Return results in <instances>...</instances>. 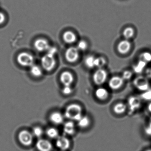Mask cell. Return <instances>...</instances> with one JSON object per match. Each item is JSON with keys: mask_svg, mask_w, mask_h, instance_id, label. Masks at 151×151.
<instances>
[{"mask_svg": "<svg viewBox=\"0 0 151 151\" xmlns=\"http://www.w3.org/2000/svg\"><path fill=\"white\" fill-rule=\"evenodd\" d=\"M134 84L138 90L141 91H145L149 89V82L144 77L137 78L134 81Z\"/></svg>", "mask_w": 151, "mask_h": 151, "instance_id": "7", "label": "cell"}, {"mask_svg": "<svg viewBox=\"0 0 151 151\" xmlns=\"http://www.w3.org/2000/svg\"><path fill=\"white\" fill-rule=\"evenodd\" d=\"M148 127L151 129V117L150 118V119H149V125H148Z\"/></svg>", "mask_w": 151, "mask_h": 151, "instance_id": "37", "label": "cell"}, {"mask_svg": "<svg viewBox=\"0 0 151 151\" xmlns=\"http://www.w3.org/2000/svg\"><path fill=\"white\" fill-rule=\"evenodd\" d=\"M139 60L143 61L147 64L151 62V53L147 52L142 53L139 56Z\"/></svg>", "mask_w": 151, "mask_h": 151, "instance_id": "27", "label": "cell"}, {"mask_svg": "<svg viewBox=\"0 0 151 151\" xmlns=\"http://www.w3.org/2000/svg\"><path fill=\"white\" fill-rule=\"evenodd\" d=\"M132 76V73L129 70H125L123 73L122 78L124 80H128L131 78Z\"/></svg>", "mask_w": 151, "mask_h": 151, "instance_id": "32", "label": "cell"}, {"mask_svg": "<svg viewBox=\"0 0 151 151\" xmlns=\"http://www.w3.org/2000/svg\"><path fill=\"white\" fill-rule=\"evenodd\" d=\"M95 58L92 55H90L86 57L85 60V64L86 67L90 69L95 68Z\"/></svg>", "mask_w": 151, "mask_h": 151, "instance_id": "24", "label": "cell"}, {"mask_svg": "<svg viewBox=\"0 0 151 151\" xmlns=\"http://www.w3.org/2000/svg\"><path fill=\"white\" fill-rule=\"evenodd\" d=\"M41 62L43 68L47 71L52 70L56 64L55 56L47 53L41 58Z\"/></svg>", "mask_w": 151, "mask_h": 151, "instance_id": "3", "label": "cell"}, {"mask_svg": "<svg viewBox=\"0 0 151 151\" xmlns=\"http://www.w3.org/2000/svg\"><path fill=\"white\" fill-rule=\"evenodd\" d=\"M64 116L70 121L77 122L83 116L82 107L75 103L68 105L65 109Z\"/></svg>", "mask_w": 151, "mask_h": 151, "instance_id": "1", "label": "cell"}, {"mask_svg": "<svg viewBox=\"0 0 151 151\" xmlns=\"http://www.w3.org/2000/svg\"><path fill=\"white\" fill-rule=\"evenodd\" d=\"M17 61L18 63L23 67H31L34 64V58L31 54L22 52L18 54Z\"/></svg>", "mask_w": 151, "mask_h": 151, "instance_id": "2", "label": "cell"}, {"mask_svg": "<svg viewBox=\"0 0 151 151\" xmlns=\"http://www.w3.org/2000/svg\"><path fill=\"white\" fill-rule=\"evenodd\" d=\"M47 53L51 55L54 56L57 52V48L54 47H50L48 50H47Z\"/></svg>", "mask_w": 151, "mask_h": 151, "instance_id": "33", "label": "cell"}, {"mask_svg": "<svg viewBox=\"0 0 151 151\" xmlns=\"http://www.w3.org/2000/svg\"><path fill=\"white\" fill-rule=\"evenodd\" d=\"M62 91L64 95H68L72 93L73 90L70 86H64Z\"/></svg>", "mask_w": 151, "mask_h": 151, "instance_id": "31", "label": "cell"}, {"mask_svg": "<svg viewBox=\"0 0 151 151\" xmlns=\"http://www.w3.org/2000/svg\"><path fill=\"white\" fill-rule=\"evenodd\" d=\"M6 19V17L5 14L2 12H0V24L4 23Z\"/></svg>", "mask_w": 151, "mask_h": 151, "instance_id": "34", "label": "cell"}, {"mask_svg": "<svg viewBox=\"0 0 151 151\" xmlns=\"http://www.w3.org/2000/svg\"><path fill=\"white\" fill-rule=\"evenodd\" d=\"M127 106L125 104L122 102H119L116 104L114 107V112L117 114H122L125 113L127 109Z\"/></svg>", "mask_w": 151, "mask_h": 151, "instance_id": "19", "label": "cell"}, {"mask_svg": "<svg viewBox=\"0 0 151 151\" xmlns=\"http://www.w3.org/2000/svg\"><path fill=\"white\" fill-rule=\"evenodd\" d=\"M78 127L82 129L87 128L91 124L90 118L86 116H83L79 120L77 121Z\"/></svg>", "mask_w": 151, "mask_h": 151, "instance_id": "20", "label": "cell"}, {"mask_svg": "<svg viewBox=\"0 0 151 151\" xmlns=\"http://www.w3.org/2000/svg\"><path fill=\"white\" fill-rule=\"evenodd\" d=\"M87 46L88 45L87 42L85 40H81L78 43L77 48L79 51H84L87 49Z\"/></svg>", "mask_w": 151, "mask_h": 151, "instance_id": "30", "label": "cell"}, {"mask_svg": "<svg viewBox=\"0 0 151 151\" xmlns=\"http://www.w3.org/2000/svg\"><path fill=\"white\" fill-rule=\"evenodd\" d=\"M131 48V44L128 40H124L119 42L117 45L118 52L121 54H126L129 52Z\"/></svg>", "mask_w": 151, "mask_h": 151, "instance_id": "14", "label": "cell"}, {"mask_svg": "<svg viewBox=\"0 0 151 151\" xmlns=\"http://www.w3.org/2000/svg\"><path fill=\"white\" fill-rule=\"evenodd\" d=\"M79 50L77 47H71L67 49L65 52V57L67 61L71 63L76 62L79 58Z\"/></svg>", "mask_w": 151, "mask_h": 151, "instance_id": "6", "label": "cell"}, {"mask_svg": "<svg viewBox=\"0 0 151 151\" xmlns=\"http://www.w3.org/2000/svg\"><path fill=\"white\" fill-rule=\"evenodd\" d=\"M60 80L64 86H71L74 81L73 74L69 71H64L60 75Z\"/></svg>", "mask_w": 151, "mask_h": 151, "instance_id": "13", "label": "cell"}, {"mask_svg": "<svg viewBox=\"0 0 151 151\" xmlns=\"http://www.w3.org/2000/svg\"><path fill=\"white\" fill-rule=\"evenodd\" d=\"M70 140L65 136H59L56 141V147L62 151H66L70 147Z\"/></svg>", "mask_w": 151, "mask_h": 151, "instance_id": "10", "label": "cell"}, {"mask_svg": "<svg viewBox=\"0 0 151 151\" xmlns=\"http://www.w3.org/2000/svg\"><path fill=\"white\" fill-rule=\"evenodd\" d=\"M63 38L64 42L68 44H73L77 40V37L76 34L70 31H67L64 32Z\"/></svg>", "mask_w": 151, "mask_h": 151, "instance_id": "18", "label": "cell"}, {"mask_svg": "<svg viewBox=\"0 0 151 151\" xmlns=\"http://www.w3.org/2000/svg\"><path fill=\"white\" fill-rule=\"evenodd\" d=\"M124 81L122 77L118 76L112 77L109 81V86L112 90H118L123 85Z\"/></svg>", "mask_w": 151, "mask_h": 151, "instance_id": "8", "label": "cell"}, {"mask_svg": "<svg viewBox=\"0 0 151 151\" xmlns=\"http://www.w3.org/2000/svg\"><path fill=\"white\" fill-rule=\"evenodd\" d=\"M146 75L147 77L151 78V67L147 69L146 70Z\"/></svg>", "mask_w": 151, "mask_h": 151, "instance_id": "35", "label": "cell"}, {"mask_svg": "<svg viewBox=\"0 0 151 151\" xmlns=\"http://www.w3.org/2000/svg\"><path fill=\"white\" fill-rule=\"evenodd\" d=\"M134 29L131 27H127L124 29L123 32V36L124 37L125 39L129 40L132 38L134 35Z\"/></svg>", "mask_w": 151, "mask_h": 151, "instance_id": "23", "label": "cell"}, {"mask_svg": "<svg viewBox=\"0 0 151 151\" xmlns=\"http://www.w3.org/2000/svg\"><path fill=\"white\" fill-rule=\"evenodd\" d=\"M44 134V131L41 127L36 126L32 129V134L37 137L40 138L42 137Z\"/></svg>", "mask_w": 151, "mask_h": 151, "instance_id": "28", "label": "cell"}, {"mask_svg": "<svg viewBox=\"0 0 151 151\" xmlns=\"http://www.w3.org/2000/svg\"><path fill=\"white\" fill-rule=\"evenodd\" d=\"M63 131L65 134L71 136L75 134L76 132V125L72 121H68L64 123Z\"/></svg>", "mask_w": 151, "mask_h": 151, "instance_id": "16", "label": "cell"}, {"mask_svg": "<svg viewBox=\"0 0 151 151\" xmlns=\"http://www.w3.org/2000/svg\"><path fill=\"white\" fill-rule=\"evenodd\" d=\"M146 151H151V149H148V150H146Z\"/></svg>", "mask_w": 151, "mask_h": 151, "instance_id": "38", "label": "cell"}, {"mask_svg": "<svg viewBox=\"0 0 151 151\" xmlns=\"http://www.w3.org/2000/svg\"><path fill=\"white\" fill-rule=\"evenodd\" d=\"M49 119L54 124L60 125L63 122L64 116L60 112L55 111L50 114Z\"/></svg>", "mask_w": 151, "mask_h": 151, "instance_id": "15", "label": "cell"}, {"mask_svg": "<svg viewBox=\"0 0 151 151\" xmlns=\"http://www.w3.org/2000/svg\"><path fill=\"white\" fill-rule=\"evenodd\" d=\"M95 95L98 99L101 101L106 100L109 96L108 91L104 87H99L96 89Z\"/></svg>", "mask_w": 151, "mask_h": 151, "instance_id": "17", "label": "cell"}, {"mask_svg": "<svg viewBox=\"0 0 151 151\" xmlns=\"http://www.w3.org/2000/svg\"><path fill=\"white\" fill-rule=\"evenodd\" d=\"M30 72L32 76L37 78L41 76L43 74V71L41 68L38 65L34 64L30 67Z\"/></svg>", "mask_w": 151, "mask_h": 151, "instance_id": "21", "label": "cell"}, {"mask_svg": "<svg viewBox=\"0 0 151 151\" xmlns=\"http://www.w3.org/2000/svg\"><path fill=\"white\" fill-rule=\"evenodd\" d=\"M18 138L21 144L25 146H29L33 143V134L27 130L20 131L18 134Z\"/></svg>", "mask_w": 151, "mask_h": 151, "instance_id": "4", "label": "cell"}, {"mask_svg": "<svg viewBox=\"0 0 151 151\" xmlns=\"http://www.w3.org/2000/svg\"><path fill=\"white\" fill-rule=\"evenodd\" d=\"M106 63V61L105 58L102 57L95 58V66L98 68H103Z\"/></svg>", "mask_w": 151, "mask_h": 151, "instance_id": "26", "label": "cell"}, {"mask_svg": "<svg viewBox=\"0 0 151 151\" xmlns=\"http://www.w3.org/2000/svg\"><path fill=\"white\" fill-rule=\"evenodd\" d=\"M146 65V63L144 62L143 61L139 60L137 63L134 66V68H133L134 71L136 73H140L145 69Z\"/></svg>", "mask_w": 151, "mask_h": 151, "instance_id": "25", "label": "cell"}, {"mask_svg": "<svg viewBox=\"0 0 151 151\" xmlns=\"http://www.w3.org/2000/svg\"><path fill=\"white\" fill-rule=\"evenodd\" d=\"M36 147L39 151H52L53 145L49 140L40 139L36 143Z\"/></svg>", "mask_w": 151, "mask_h": 151, "instance_id": "9", "label": "cell"}, {"mask_svg": "<svg viewBox=\"0 0 151 151\" xmlns=\"http://www.w3.org/2000/svg\"><path fill=\"white\" fill-rule=\"evenodd\" d=\"M140 98L144 100L151 101V90L148 89L147 91L143 92L141 94Z\"/></svg>", "mask_w": 151, "mask_h": 151, "instance_id": "29", "label": "cell"}, {"mask_svg": "<svg viewBox=\"0 0 151 151\" xmlns=\"http://www.w3.org/2000/svg\"><path fill=\"white\" fill-rule=\"evenodd\" d=\"M147 110L150 113H151V101L148 104L147 106Z\"/></svg>", "mask_w": 151, "mask_h": 151, "instance_id": "36", "label": "cell"}, {"mask_svg": "<svg viewBox=\"0 0 151 151\" xmlns=\"http://www.w3.org/2000/svg\"><path fill=\"white\" fill-rule=\"evenodd\" d=\"M46 134L48 137L51 139L57 138L59 137L58 129L54 127L48 128L46 131Z\"/></svg>", "mask_w": 151, "mask_h": 151, "instance_id": "22", "label": "cell"}, {"mask_svg": "<svg viewBox=\"0 0 151 151\" xmlns=\"http://www.w3.org/2000/svg\"><path fill=\"white\" fill-rule=\"evenodd\" d=\"M34 45L35 49L40 52L47 51L50 47L47 40L43 38L36 40L34 42Z\"/></svg>", "mask_w": 151, "mask_h": 151, "instance_id": "12", "label": "cell"}, {"mask_svg": "<svg viewBox=\"0 0 151 151\" xmlns=\"http://www.w3.org/2000/svg\"><path fill=\"white\" fill-rule=\"evenodd\" d=\"M107 76V72L105 69L98 68L93 73V79L95 84L101 86L106 82Z\"/></svg>", "mask_w": 151, "mask_h": 151, "instance_id": "5", "label": "cell"}, {"mask_svg": "<svg viewBox=\"0 0 151 151\" xmlns=\"http://www.w3.org/2000/svg\"><path fill=\"white\" fill-rule=\"evenodd\" d=\"M128 106L130 112H134L138 109L141 106L140 99L137 96H131L128 99Z\"/></svg>", "mask_w": 151, "mask_h": 151, "instance_id": "11", "label": "cell"}]
</instances>
